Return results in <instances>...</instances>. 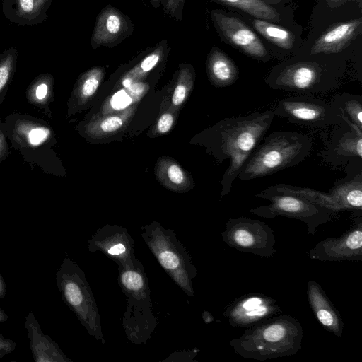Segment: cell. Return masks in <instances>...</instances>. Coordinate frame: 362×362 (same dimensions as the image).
<instances>
[{
    "instance_id": "cell-1",
    "label": "cell",
    "mask_w": 362,
    "mask_h": 362,
    "mask_svg": "<svg viewBox=\"0 0 362 362\" xmlns=\"http://www.w3.org/2000/svg\"><path fill=\"white\" fill-rule=\"evenodd\" d=\"M273 110L222 119L208 132L211 150L219 162L230 163L221 181L222 197L227 195L242 166L271 127Z\"/></svg>"
},
{
    "instance_id": "cell-2",
    "label": "cell",
    "mask_w": 362,
    "mask_h": 362,
    "mask_svg": "<svg viewBox=\"0 0 362 362\" xmlns=\"http://www.w3.org/2000/svg\"><path fill=\"white\" fill-rule=\"evenodd\" d=\"M247 328L230 341L243 358L263 361L290 356L301 349L303 328L293 316L277 315Z\"/></svg>"
},
{
    "instance_id": "cell-3",
    "label": "cell",
    "mask_w": 362,
    "mask_h": 362,
    "mask_svg": "<svg viewBox=\"0 0 362 362\" xmlns=\"http://www.w3.org/2000/svg\"><path fill=\"white\" fill-rule=\"evenodd\" d=\"M311 151V140L301 132H273L253 150L238 177L246 181L270 175L299 164Z\"/></svg>"
},
{
    "instance_id": "cell-4",
    "label": "cell",
    "mask_w": 362,
    "mask_h": 362,
    "mask_svg": "<svg viewBox=\"0 0 362 362\" xmlns=\"http://www.w3.org/2000/svg\"><path fill=\"white\" fill-rule=\"evenodd\" d=\"M118 281L127 298L123 326L128 339L136 344L146 343L156 326V320L151 310L148 279L136 258L131 265L119 266Z\"/></svg>"
},
{
    "instance_id": "cell-5",
    "label": "cell",
    "mask_w": 362,
    "mask_h": 362,
    "mask_svg": "<svg viewBox=\"0 0 362 362\" xmlns=\"http://www.w3.org/2000/svg\"><path fill=\"white\" fill-rule=\"evenodd\" d=\"M141 235L165 272L187 295L193 297L192 280L197 270L175 233L152 222L141 227Z\"/></svg>"
},
{
    "instance_id": "cell-6",
    "label": "cell",
    "mask_w": 362,
    "mask_h": 362,
    "mask_svg": "<svg viewBox=\"0 0 362 362\" xmlns=\"http://www.w3.org/2000/svg\"><path fill=\"white\" fill-rule=\"evenodd\" d=\"M56 284L64 302L75 313L88 333L105 344L94 296L83 271L75 261L68 257L63 259L56 273Z\"/></svg>"
},
{
    "instance_id": "cell-7",
    "label": "cell",
    "mask_w": 362,
    "mask_h": 362,
    "mask_svg": "<svg viewBox=\"0 0 362 362\" xmlns=\"http://www.w3.org/2000/svg\"><path fill=\"white\" fill-rule=\"evenodd\" d=\"M336 76L337 74L317 61H298L275 68L265 82L273 89L310 94L337 88Z\"/></svg>"
},
{
    "instance_id": "cell-8",
    "label": "cell",
    "mask_w": 362,
    "mask_h": 362,
    "mask_svg": "<svg viewBox=\"0 0 362 362\" xmlns=\"http://www.w3.org/2000/svg\"><path fill=\"white\" fill-rule=\"evenodd\" d=\"M255 196L267 199L270 204L251 209L250 213L265 218L282 216L301 221L306 224L309 235H315L320 226L336 216L329 211L293 194L272 192L266 188Z\"/></svg>"
},
{
    "instance_id": "cell-9",
    "label": "cell",
    "mask_w": 362,
    "mask_h": 362,
    "mask_svg": "<svg viewBox=\"0 0 362 362\" xmlns=\"http://www.w3.org/2000/svg\"><path fill=\"white\" fill-rule=\"evenodd\" d=\"M221 239L230 247L259 257H270L276 253L274 230L259 220L230 218L221 232Z\"/></svg>"
},
{
    "instance_id": "cell-10",
    "label": "cell",
    "mask_w": 362,
    "mask_h": 362,
    "mask_svg": "<svg viewBox=\"0 0 362 362\" xmlns=\"http://www.w3.org/2000/svg\"><path fill=\"white\" fill-rule=\"evenodd\" d=\"M272 110L275 116L309 128L327 127L334 125L341 119L331 104L305 95L281 99Z\"/></svg>"
},
{
    "instance_id": "cell-11",
    "label": "cell",
    "mask_w": 362,
    "mask_h": 362,
    "mask_svg": "<svg viewBox=\"0 0 362 362\" xmlns=\"http://www.w3.org/2000/svg\"><path fill=\"white\" fill-rule=\"evenodd\" d=\"M308 257L323 262L362 261V216H352L350 228L337 238H327L308 250Z\"/></svg>"
},
{
    "instance_id": "cell-12",
    "label": "cell",
    "mask_w": 362,
    "mask_h": 362,
    "mask_svg": "<svg viewBox=\"0 0 362 362\" xmlns=\"http://www.w3.org/2000/svg\"><path fill=\"white\" fill-rule=\"evenodd\" d=\"M211 18L220 36L245 54L262 61L269 54L255 33L239 18L220 10H212Z\"/></svg>"
},
{
    "instance_id": "cell-13",
    "label": "cell",
    "mask_w": 362,
    "mask_h": 362,
    "mask_svg": "<svg viewBox=\"0 0 362 362\" xmlns=\"http://www.w3.org/2000/svg\"><path fill=\"white\" fill-rule=\"evenodd\" d=\"M281 313L274 298L262 293H250L235 298L226 308L223 315L231 327H250Z\"/></svg>"
},
{
    "instance_id": "cell-14",
    "label": "cell",
    "mask_w": 362,
    "mask_h": 362,
    "mask_svg": "<svg viewBox=\"0 0 362 362\" xmlns=\"http://www.w3.org/2000/svg\"><path fill=\"white\" fill-rule=\"evenodd\" d=\"M134 30L131 18L118 8L107 5L97 15L90 47L112 48L122 43Z\"/></svg>"
},
{
    "instance_id": "cell-15",
    "label": "cell",
    "mask_w": 362,
    "mask_h": 362,
    "mask_svg": "<svg viewBox=\"0 0 362 362\" xmlns=\"http://www.w3.org/2000/svg\"><path fill=\"white\" fill-rule=\"evenodd\" d=\"M340 117L324 153V159L334 166L362 160V130L343 116Z\"/></svg>"
},
{
    "instance_id": "cell-16",
    "label": "cell",
    "mask_w": 362,
    "mask_h": 362,
    "mask_svg": "<svg viewBox=\"0 0 362 362\" xmlns=\"http://www.w3.org/2000/svg\"><path fill=\"white\" fill-rule=\"evenodd\" d=\"M134 245L127 230L118 226H106L98 229L88 241L90 252H102L121 267L133 264L136 258Z\"/></svg>"
},
{
    "instance_id": "cell-17",
    "label": "cell",
    "mask_w": 362,
    "mask_h": 362,
    "mask_svg": "<svg viewBox=\"0 0 362 362\" xmlns=\"http://www.w3.org/2000/svg\"><path fill=\"white\" fill-rule=\"evenodd\" d=\"M361 167V160L349 161L346 177L337 180L329 191L343 211H351L352 216H362Z\"/></svg>"
},
{
    "instance_id": "cell-18",
    "label": "cell",
    "mask_w": 362,
    "mask_h": 362,
    "mask_svg": "<svg viewBox=\"0 0 362 362\" xmlns=\"http://www.w3.org/2000/svg\"><path fill=\"white\" fill-rule=\"evenodd\" d=\"M306 293L310 307L319 323L327 331L341 337L344 322L339 311L315 281L307 283Z\"/></svg>"
},
{
    "instance_id": "cell-19",
    "label": "cell",
    "mask_w": 362,
    "mask_h": 362,
    "mask_svg": "<svg viewBox=\"0 0 362 362\" xmlns=\"http://www.w3.org/2000/svg\"><path fill=\"white\" fill-rule=\"evenodd\" d=\"M361 30V18L332 25L316 40L310 54L339 53L348 47Z\"/></svg>"
},
{
    "instance_id": "cell-20",
    "label": "cell",
    "mask_w": 362,
    "mask_h": 362,
    "mask_svg": "<svg viewBox=\"0 0 362 362\" xmlns=\"http://www.w3.org/2000/svg\"><path fill=\"white\" fill-rule=\"evenodd\" d=\"M30 348L35 362H71L48 335L43 333L33 312L28 313L24 322Z\"/></svg>"
},
{
    "instance_id": "cell-21",
    "label": "cell",
    "mask_w": 362,
    "mask_h": 362,
    "mask_svg": "<svg viewBox=\"0 0 362 362\" xmlns=\"http://www.w3.org/2000/svg\"><path fill=\"white\" fill-rule=\"evenodd\" d=\"M52 0H2V11L11 23L35 25L47 18Z\"/></svg>"
},
{
    "instance_id": "cell-22",
    "label": "cell",
    "mask_w": 362,
    "mask_h": 362,
    "mask_svg": "<svg viewBox=\"0 0 362 362\" xmlns=\"http://www.w3.org/2000/svg\"><path fill=\"white\" fill-rule=\"evenodd\" d=\"M206 69L209 81L217 88L230 86L239 77L238 68L234 62L215 46L207 56Z\"/></svg>"
},
{
    "instance_id": "cell-23",
    "label": "cell",
    "mask_w": 362,
    "mask_h": 362,
    "mask_svg": "<svg viewBox=\"0 0 362 362\" xmlns=\"http://www.w3.org/2000/svg\"><path fill=\"white\" fill-rule=\"evenodd\" d=\"M155 175L164 187L175 192H186L194 186L190 174L170 157L159 158L155 165Z\"/></svg>"
},
{
    "instance_id": "cell-24",
    "label": "cell",
    "mask_w": 362,
    "mask_h": 362,
    "mask_svg": "<svg viewBox=\"0 0 362 362\" xmlns=\"http://www.w3.org/2000/svg\"><path fill=\"white\" fill-rule=\"evenodd\" d=\"M170 45L166 39L163 40L150 48V51L122 78V84L127 87L146 78L154 69L161 65L167 59L170 52Z\"/></svg>"
},
{
    "instance_id": "cell-25",
    "label": "cell",
    "mask_w": 362,
    "mask_h": 362,
    "mask_svg": "<svg viewBox=\"0 0 362 362\" xmlns=\"http://www.w3.org/2000/svg\"><path fill=\"white\" fill-rule=\"evenodd\" d=\"M136 109V105H132L90 121L86 129L87 134L93 139H103L117 134L127 125Z\"/></svg>"
},
{
    "instance_id": "cell-26",
    "label": "cell",
    "mask_w": 362,
    "mask_h": 362,
    "mask_svg": "<svg viewBox=\"0 0 362 362\" xmlns=\"http://www.w3.org/2000/svg\"><path fill=\"white\" fill-rule=\"evenodd\" d=\"M269 191L293 194L318 205L337 215L343 211L334 197L329 192H325L308 187H297L286 183H279L267 188Z\"/></svg>"
},
{
    "instance_id": "cell-27",
    "label": "cell",
    "mask_w": 362,
    "mask_h": 362,
    "mask_svg": "<svg viewBox=\"0 0 362 362\" xmlns=\"http://www.w3.org/2000/svg\"><path fill=\"white\" fill-rule=\"evenodd\" d=\"M331 105L340 116L362 130V95L349 93L337 94Z\"/></svg>"
},
{
    "instance_id": "cell-28",
    "label": "cell",
    "mask_w": 362,
    "mask_h": 362,
    "mask_svg": "<svg viewBox=\"0 0 362 362\" xmlns=\"http://www.w3.org/2000/svg\"><path fill=\"white\" fill-rule=\"evenodd\" d=\"M195 82V71L193 66L187 63L180 64L177 71L175 86L171 98V107L177 109L189 98Z\"/></svg>"
},
{
    "instance_id": "cell-29",
    "label": "cell",
    "mask_w": 362,
    "mask_h": 362,
    "mask_svg": "<svg viewBox=\"0 0 362 362\" xmlns=\"http://www.w3.org/2000/svg\"><path fill=\"white\" fill-rule=\"evenodd\" d=\"M252 25L261 35L276 46L286 50L293 48L295 37L287 29L262 19H255Z\"/></svg>"
},
{
    "instance_id": "cell-30",
    "label": "cell",
    "mask_w": 362,
    "mask_h": 362,
    "mask_svg": "<svg viewBox=\"0 0 362 362\" xmlns=\"http://www.w3.org/2000/svg\"><path fill=\"white\" fill-rule=\"evenodd\" d=\"M265 21L278 22L279 13L262 0H216Z\"/></svg>"
},
{
    "instance_id": "cell-31",
    "label": "cell",
    "mask_w": 362,
    "mask_h": 362,
    "mask_svg": "<svg viewBox=\"0 0 362 362\" xmlns=\"http://www.w3.org/2000/svg\"><path fill=\"white\" fill-rule=\"evenodd\" d=\"M105 75L104 68L94 66L81 76L78 81V96L81 103H86L93 97Z\"/></svg>"
},
{
    "instance_id": "cell-32",
    "label": "cell",
    "mask_w": 362,
    "mask_h": 362,
    "mask_svg": "<svg viewBox=\"0 0 362 362\" xmlns=\"http://www.w3.org/2000/svg\"><path fill=\"white\" fill-rule=\"evenodd\" d=\"M18 52L9 47L0 55V90L7 83L15 66Z\"/></svg>"
},
{
    "instance_id": "cell-33",
    "label": "cell",
    "mask_w": 362,
    "mask_h": 362,
    "mask_svg": "<svg viewBox=\"0 0 362 362\" xmlns=\"http://www.w3.org/2000/svg\"><path fill=\"white\" fill-rule=\"evenodd\" d=\"M177 117V110L170 107L165 111L157 119L151 134L155 136L168 134L174 126Z\"/></svg>"
},
{
    "instance_id": "cell-34",
    "label": "cell",
    "mask_w": 362,
    "mask_h": 362,
    "mask_svg": "<svg viewBox=\"0 0 362 362\" xmlns=\"http://www.w3.org/2000/svg\"><path fill=\"white\" fill-rule=\"evenodd\" d=\"M185 0H163L161 6L165 13L171 18L182 21Z\"/></svg>"
},
{
    "instance_id": "cell-35",
    "label": "cell",
    "mask_w": 362,
    "mask_h": 362,
    "mask_svg": "<svg viewBox=\"0 0 362 362\" xmlns=\"http://www.w3.org/2000/svg\"><path fill=\"white\" fill-rule=\"evenodd\" d=\"M50 134L49 129L36 127L31 129L28 134L29 142L33 146H38L44 142Z\"/></svg>"
},
{
    "instance_id": "cell-36",
    "label": "cell",
    "mask_w": 362,
    "mask_h": 362,
    "mask_svg": "<svg viewBox=\"0 0 362 362\" xmlns=\"http://www.w3.org/2000/svg\"><path fill=\"white\" fill-rule=\"evenodd\" d=\"M17 344L0 333V358L14 351Z\"/></svg>"
},
{
    "instance_id": "cell-37",
    "label": "cell",
    "mask_w": 362,
    "mask_h": 362,
    "mask_svg": "<svg viewBox=\"0 0 362 362\" xmlns=\"http://www.w3.org/2000/svg\"><path fill=\"white\" fill-rule=\"evenodd\" d=\"M48 90V86L46 83H41L39 84L35 90V96L36 98L41 100H43L47 94Z\"/></svg>"
},
{
    "instance_id": "cell-38",
    "label": "cell",
    "mask_w": 362,
    "mask_h": 362,
    "mask_svg": "<svg viewBox=\"0 0 362 362\" xmlns=\"http://www.w3.org/2000/svg\"><path fill=\"white\" fill-rule=\"evenodd\" d=\"M349 1L358 0H326V3L327 6L329 8H337Z\"/></svg>"
},
{
    "instance_id": "cell-39",
    "label": "cell",
    "mask_w": 362,
    "mask_h": 362,
    "mask_svg": "<svg viewBox=\"0 0 362 362\" xmlns=\"http://www.w3.org/2000/svg\"><path fill=\"white\" fill-rule=\"evenodd\" d=\"M6 296V284L0 274V298H4Z\"/></svg>"
},
{
    "instance_id": "cell-40",
    "label": "cell",
    "mask_w": 362,
    "mask_h": 362,
    "mask_svg": "<svg viewBox=\"0 0 362 362\" xmlns=\"http://www.w3.org/2000/svg\"><path fill=\"white\" fill-rule=\"evenodd\" d=\"M151 6L155 8H159L161 6L163 0H149Z\"/></svg>"
},
{
    "instance_id": "cell-41",
    "label": "cell",
    "mask_w": 362,
    "mask_h": 362,
    "mask_svg": "<svg viewBox=\"0 0 362 362\" xmlns=\"http://www.w3.org/2000/svg\"><path fill=\"white\" fill-rule=\"evenodd\" d=\"M8 317L6 313L0 308V323L6 321Z\"/></svg>"
},
{
    "instance_id": "cell-42",
    "label": "cell",
    "mask_w": 362,
    "mask_h": 362,
    "mask_svg": "<svg viewBox=\"0 0 362 362\" xmlns=\"http://www.w3.org/2000/svg\"><path fill=\"white\" fill-rule=\"evenodd\" d=\"M276 1H281V0H276Z\"/></svg>"
}]
</instances>
